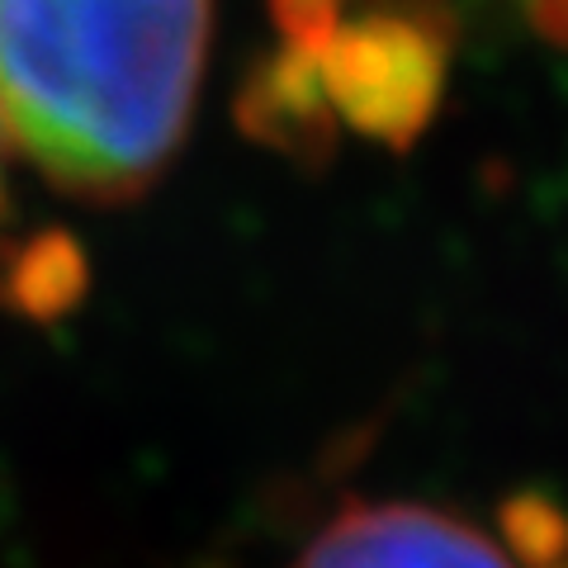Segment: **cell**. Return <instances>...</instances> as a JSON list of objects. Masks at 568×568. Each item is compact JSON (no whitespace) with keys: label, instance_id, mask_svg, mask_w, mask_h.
Returning a JSON list of instances; mask_svg holds the SVG:
<instances>
[{"label":"cell","instance_id":"obj_1","mask_svg":"<svg viewBox=\"0 0 568 568\" xmlns=\"http://www.w3.org/2000/svg\"><path fill=\"white\" fill-rule=\"evenodd\" d=\"M209 0H0V129L62 194L129 204L190 129Z\"/></svg>","mask_w":568,"mask_h":568},{"label":"cell","instance_id":"obj_2","mask_svg":"<svg viewBox=\"0 0 568 568\" xmlns=\"http://www.w3.org/2000/svg\"><path fill=\"white\" fill-rule=\"evenodd\" d=\"M290 52L308 62L336 123L403 152L436 110L450 39L417 10H375L365 20L342 14L323 39Z\"/></svg>","mask_w":568,"mask_h":568},{"label":"cell","instance_id":"obj_3","mask_svg":"<svg viewBox=\"0 0 568 568\" xmlns=\"http://www.w3.org/2000/svg\"><path fill=\"white\" fill-rule=\"evenodd\" d=\"M294 568H517L465 517L422 503H351Z\"/></svg>","mask_w":568,"mask_h":568},{"label":"cell","instance_id":"obj_4","mask_svg":"<svg viewBox=\"0 0 568 568\" xmlns=\"http://www.w3.org/2000/svg\"><path fill=\"white\" fill-rule=\"evenodd\" d=\"M85 294V256L67 233H39L14 246H0V304L52 323L67 308H77Z\"/></svg>","mask_w":568,"mask_h":568},{"label":"cell","instance_id":"obj_5","mask_svg":"<svg viewBox=\"0 0 568 568\" xmlns=\"http://www.w3.org/2000/svg\"><path fill=\"white\" fill-rule=\"evenodd\" d=\"M503 549L530 568L568 564V517L540 493H521L503 507Z\"/></svg>","mask_w":568,"mask_h":568},{"label":"cell","instance_id":"obj_6","mask_svg":"<svg viewBox=\"0 0 568 568\" xmlns=\"http://www.w3.org/2000/svg\"><path fill=\"white\" fill-rule=\"evenodd\" d=\"M536 24L545 39H555V43H568V0H536Z\"/></svg>","mask_w":568,"mask_h":568},{"label":"cell","instance_id":"obj_7","mask_svg":"<svg viewBox=\"0 0 568 568\" xmlns=\"http://www.w3.org/2000/svg\"><path fill=\"white\" fill-rule=\"evenodd\" d=\"M0 213H6V185H0Z\"/></svg>","mask_w":568,"mask_h":568},{"label":"cell","instance_id":"obj_8","mask_svg":"<svg viewBox=\"0 0 568 568\" xmlns=\"http://www.w3.org/2000/svg\"><path fill=\"white\" fill-rule=\"evenodd\" d=\"M555 568H568V564H555Z\"/></svg>","mask_w":568,"mask_h":568}]
</instances>
